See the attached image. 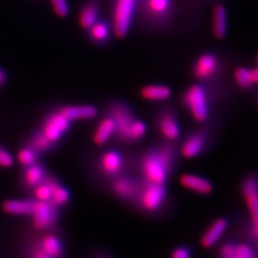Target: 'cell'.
<instances>
[{
    "label": "cell",
    "instance_id": "cell-20",
    "mask_svg": "<svg viewBox=\"0 0 258 258\" xmlns=\"http://www.w3.org/2000/svg\"><path fill=\"white\" fill-rule=\"evenodd\" d=\"M38 245L51 258H63V246L61 241L53 233H45L40 239Z\"/></svg>",
    "mask_w": 258,
    "mask_h": 258
},
{
    "label": "cell",
    "instance_id": "cell-36",
    "mask_svg": "<svg viewBox=\"0 0 258 258\" xmlns=\"http://www.w3.org/2000/svg\"><path fill=\"white\" fill-rule=\"evenodd\" d=\"M14 159L12 155L5 148L0 145V167L9 168L13 165Z\"/></svg>",
    "mask_w": 258,
    "mask_h": 258
},
{
    "label": "cell",
    "instance_id": "cell-17",
    "mask_svg": "<svg viewBox=\"0 0 258 258\" xmlns=\"http://www.w3.org/2000/svg\"><path fill=\"white\" fill-rule=\"evenodd\" d=\"M228 29V15L226 8L222 5H217L213 9L212 14V31L216 39H223Z\"/></svg>",
    "mask_w": 258,
    "mask_h": 258
},
{
    "label": "cell",
    "instance_id": "cell-29",
    "mask_svg": "<svg viewBox=\"0 0 258 258\" xmlns=\"http://www.w3.org/2000/svg\"><path fill=\"white\" fill-rule=\"evenodd\" d=\"M233 77H235L236 83L241 90L247 91L253 86L251 77H249V69L245 67H238L233 72Z\"/></svg>",
    "mask_w": 258,
    "mask_h": 258
},
{
    "label": "cell",
    "instance_id": "cell-13",
    "mask_svg": "<svg viewBox=\"0 0 258 258\" xmlns=\"http://www.w3.org/2000/svg\"><path fill=\"white\" fill-rule=\"evenodd\" d=\"M228 228V222L225 219H217L209 228L205 231V233L200 238V244L204 248L212 247L217 241H219Z\"/></svg>",
    "mask_w": 258,
    "mask_h": 258
},
{
    "label": "cell",
    "instance_id": "cell-12",
    "mask_svg": "<svg viewBox=\"0 0 258 258\" xmlns=\"http://www.w3.org/2000/svg\"><path fill=\"white\" fill-rule=\"evenodd\" d=\"M139 188V182L129 176H116L112 183V190L123 200L135 201Z\"/></svg>",
    "mask_w": 258,
    "mask_h": 258
},
{
    "label": "cell",
    "instance_id": "cell-26",
    "mask_svg": "<svg viewBox=\"0 0 258 258\" xmlns=\"http://www.w3.org/2000/svg\"><path fill=\"white\" fill-rule=\"evenodd\" d=\"M147 134V125L141 119L136 118L127 134L126 143H135L141 140Z\"/></svg>",
    "mask_w": 258,
    "mask_h": 258
},
{
    "label": "cell",
    "instance_id": "cell-11",
    "mask_svg": "<svg viewBox=\"0 0 258 258\" xmlns=\"http://www.w3.org/2000/svg\"><path fill=\"white\" fill-rule=\"evenodd\" d=\"M208 135L206 131H197L190 134L181 145V154L184 158H195L206 148Z\"/></svg>",
    "mask_w": 258,
    "mask_h": 258
},
{
    "label": "cell",
    "instance_id": "cell-40",
    "mask_svg": "<svg viewBox=\"0 0 258 258\" xmlns=\"http://www.w3.org/2000/svg\"><path fill=\"white\" fill-rule=\"evenodd\" d=\"M7 82V76H6V72L0 68V86L5 85Z\"/></svg>",
    "mask_w": 258,
    "mask_h": 258
},
{
    "label": "cell",
    "instance_id": "cell-3",
    "mask_svg": "<svg viewBox=\"0 0 258 258\" xmlns=\"http://www.w3.org/2000/svg\"><path fill=\"white\" fill-rule=\"evenodd\" d=\"M182 102L190 113L191 117L199 123H204L209 117L208 94L204 86L194 84L185 90L182 95Z\"/></svg>",
    "mask_w": 258,
    "mask_h": 258
},
{
    "label": "cell",
    "instance_id": "cell-39",
    "mask_svg": "<svg viewBox=\"0 0 258 258\" xmlns=\"http://www.w3.org/2000/svg\"><path fill=\"white\" fill-rule=\"evenodd\" d=\"M249 77H251L253 85L258 84V56L256 59V67L254 69H249Z\"/></svg>",
    "mask_w": 258,
    "mask_h": 258
},
{
    "label": "cell",
    "instance_id": "cell-31",
    "mask_svg": "<svg viewBox=\"0 0 258 258\" xmlns=\"http://www.w3.org/2000/svg\"><path fill=\"white\" fill-rule=\"evenodd\" d=\"M241 192L243 197L258 194V176L256 174H249L242 181Z\"/></svg>",
    "mask_w": 258,
    "mask_h": 258
},
{
    "label": "cell",
    "instance_id": "cell-28",
    "mask_svg": "<svg viewBox=\"0 0 258 258\" xmlns=\"http://www.w3.org/2000/svg\"><path fill=\"white\" fill-rule=\"evenodd\" d=\"M38 155L39 153L35 149H32L30 145H27V147L23 148L19 151L18 159L22 166L27 167L37 163L39 158Z\"/></svg>",
    "mask_w": 258,
    "mask_h": 258
},
{
    "label": "cell",
    "instance_id": "cell-33",
    "mask_svg": "<svg viewBox=\"0 0 258 258\" xmlns=\"http://www.w3.org/2000/svg\"><path fill=\"white\" fill-rule=\"evenodd\" d=\"M237 244L232 241H226L219 247L220 258H235Z\"/></svg>",
    "mask_w": 258,
    "mask_h": 258
},
{
    "label": "cell",
    "instance_id": "cell-8",
    "mask_svg": "<svg viewBox=\"0 0 258 258\" xmlns=\"http://www.w3.org/2000/svg\"><path fill=\"white\" fill-rule=\"evenodd\" d=\"M125 166L123 155L115 150L103 152L98 160V167L101 173L109 177H116L122 173Z\"/></svg>",
    "mask_w": 258,
    "mask_h": 258
},
{
    "label": "cell",
    "instance_id": "cell-5",
    "mask_svg": "<svg viewBox=\"0 0 258 258\" xmlns=\"http://www.w3.org/2000/svg\"><path fill=\"white\" fill-rule=\"evenodd\" d=\"M108 114L112 117L115 125L114 137L118 141L126 143L129 128L136 119L134 111L126 103L114 102L110 104Z\"/></svg>",
    "mask_w": 258,
    "mask_h": 258
},
{
    "label": "cell",
    "instance_id": "cell-34",
    "mask_svg": "<svg viewBox=\"0 0 258 258\" xmlns=\"http://www.w3.org/2000/svg\"><path fill=\"white\" fill-rule=\"evenodd\" d=\"M55 13L61 18L67 16L69 13V5L67 0H51Z\"/></svg>",
    "mask_w": 258,
    "mask_h": 258
},
{
    "label": "cell",
    "instance_id": "cell-27",
    "mask_svg": "<svg viewBox=\"0 0 258 258\" xmlns=\"http://www.w3.org/2000/svg\"><path fill=\"white\" fill-rule=\"evenodd\" d=\"M70 200V192L69 190L63 187L60 182L56 185L52 191V196L48 203L53 205L56 208H59L62 206H66Z\"/></svg>",
    "mask_w": 258,
    "mask_h": 258
},
{
    "label": "cell",
    "instance_id": "cell-24",
    "mask_svg": "<svg viewBox=\"0 0 258 258\" xmlns=\"http://www.w3.org/2000/svg\"><path fill=\"white\" fill-rule=\"evenodd\" d=\"M59 183L57 179H55L54 176H48L46 175L45 179L38 184L36 187H34V196L35 200L38 201H50L51 196H52V191L54 187Z\"/></svg>",
    "mask_w": 258,
    "mask_h": 258
},
{
    "label": "cell",
    "instance_id": "cell-1",
    "mask_svg": "<svg viewBox=\"0 0 258 258\" xmlns=\"http://www.w3.org/2000/svg\"><path fill=\"white\" fill-rule=\"evenodd\" d=\"M173 164L174 151L169 144H161L150 149L140 160L143 179L151 183L165 185Z\"/></svg>",
    "mask_w": 258,
    "mask_h": 258
},
{
    "label": "cell",
    "instance_id": "cell-25",
    "mask_svg": "<svg viewBox=\"0 0 258 258\" xmlns=\"http://www.w3.org/2000/svg\"><path fill=\"white\" fill-rule=\"evenodd\" d=\"M88 30H90V37L94 42L104 43L109 39L112 28L106 22L97 21L91 28H88Z\"/></svg>",
    "mask_w": 258,
    "mask_h": 258
},
{
    "label": "cell",
    "instance_id": "cell-15",
    "mask_svg": "<svg viewBox=\"0 0 258 258\" xmlns=\"http://www.w3.org/2000/svg\"><path fill=\"white\" fill-rule=\"evenodd\" d=\"M172 9V0H144L143 11L153 20H163Z\"/></svg>",
    "mask_w": 258,
    "mask_h": 258
},
{
    "label": "cell",
    "instance_id": "cell-32",
    "mask_svg": "<svg viewBox=\"0 0 258 258\" xmlns=\"http://www.w3.org/2000/svg\"><path fill=\"white\" fill-rule=\"evenodd\" d=\"M246 205L249 211V215H251L252 223L255 225H258V194H252L244 197Z\"/></svg>",
    "mask_w": 258,
    "mask_h": 258
},
{
    "label": "cell",
    "instance_id": "cell-7",
    "mask_svg": "<svg viewBox=\"0 0 258 258\" xmlns=\"http://www.w3.org/2000/svg\"><path fill=\"white\" fill-rule=\"evenodd\" d=\"M35 228L44 230L52 227L57 221V208L47 201L36 200L34 212L30 215Z\"/></svg>",
    "mask_w": 258,
    "mask_h": 258
},
{
    "label": "cell",
    "instance_id": "cell-9",
    "mask_svg": "<svg viewBox=\"0 0 258 258\" xmlns=\"http://www.w3.org/2000/svg\"><path fill=\"white\" fill-rule=\"evenodd\" d=\"M156 126L160 135L168 141H174L180 137V125L173 111L163 110L156 118Z\"/></svg>",
    "mask_w": 258,
    "mask_h": 258
},
{
    "label": "cell",
    "instance_id": "cell-38",
    "mask_svg": "<svg viewBox=\"0 0 258 258\" xmlns=\"http://www.w3.org/2000/svg\"><path fill=\"white\" fill-rule=\"evenodd\" d=\"M29 258H51L38 244L29 251Z\"/></svg>",
    "mask_w": 258,
    "mask_h": 258
},
{
    "label": "cell",
    "instance_id": "cell-35",
    "mask_svg": "<svg viewBox=\"0 0 258 258\" xmlns=\"http://www.w3.org/2000/svg\"><path fill=\"white\" fill-rule=\"evenodd\" d=\"M236 257L238 258H256L252 247L246 243H238L236 246Z\"/></svg>",
    "mask_w": 258,
    "mask_h": 258
},
{
    "label": "cell",
    "instance_id": "cell-10",
    "mask_svg": "<svg viewBox=\"0 0 258 258\" xmlns=\"http://www.w3.org/2000/svg\"><path fill=\"white\" fill-rule=\"evenodd\" d=\"M219 58L212 53L200 55L194 62L192 75L198 80H209L213 78L219 70Z\"/></svg>",
    "mask_w": 258,
    "mask_h": 258
},
{
    "label": "cell",
    "instance_id": "cell-21",
    "mask_svg": "<svg viewBox=\"0 0 258 258\" xmlns=\"http://www.w3.org/2000/svg\"><path fill=\"white\" fill-rule=\"evenodd\" d=\"M140 95L149 101H165L171 97V90L166 85H145L141 88Z\"/></svg>",
    "mask_w": 258,
    "mask_h": 258
},
{
    "label": "cell",
    "instance_id": "cell-2",
    "mask_svg": "<svg viewBox=\"0 0 258 258\" xmlns=\"http://www.w3.org/2000/svg\"><path fill=\"white\" fill-rule=\"evenodd\" d=\"M167 198V192L164 184H155L145 181L139 182V188L135 203L144 212L155 213L164 207Z\"/></svg>",
    "mask_w": 258,
    "mask_h": 258
},
{
    "label": "cell",
    "instance_id": "cell-42",
    "mask_svg": "<svg viewBox=\"0 0 258 258\" xmlns=\"http://www.w3.org/2000/svg\"><path fill=\"white\" fill-rule=\"evenodd\" d=\"M235 258H238V257H235Z\"/></svg>",
    "mask_w": 258,
    "mask_h": 258
},
{
    "label": "cell",
    "instance_id": "cell-41",
    "mask_svg": "<svg viewBox=\"0 0 258 258\" xmlns=\"http://www.w3.org/2000/svg\"><path fill=\"white\" fill-rule=\"evenodd\" d=\"M97 258H110L108 256H100V257H97Z\"/></svg>",
    "mask_w": 258,
    "mask_h": 258
},
{
    "label": "cell",
    "instance_id": "cell-19",
    "mask_svg": "<svg viewBox=\"0 0 258 258\" xmlns=\"http://www.w3.org/2000/svg\"><path fill=\"white\" fill-rule=\"evenodd\" d=\"M59 111L70 122H72V120L92 119L98 113L97 109L93 106H67L62 107Z\"/></svg>",
    "mask_w": 258,
    "mask_h": 258
},
{
    "label": "cell",
    "instance_id": "cell-16",
    "mask_svg": "<svg viewBox=\"0 0 258 258\" xmlns=\"http://www.w3.org/2000/svg\"><path fill=\"white\" fill-rule=\"evenodd\" d=\"M35 204L34 199H9L3 204V210L7 214L30 216L34 212Z\"/></svg>",
    "mask_w": 258,
    "mask_h": 258
},
{
    "label": "cell",
    "instance_id": "cell-6",
    "mask_svg": "<svg viewBox=\"0 0 258 258\" xmlns=\"http://www.w3.org/2000/svg\"><path fill=\"white\" fill-rule=\"evenodd\" d=\"M70 128V120L63 116L60 111L54 112L48 116L42 125L40 132L51 143H56L60 140L61 137L66 134Z\"/></svg>",
    "mask_w": 258,
    "mask_h": 258
},
{
    "label": "cell",
    "instance_id": "cell-37",
    "mask_svg": "<svg viewBox=\"0 0 258 258\" xmlns=\"http://www.w3.org/2000/svg\"><path fill=\"white\" fill-rule=\"evenodd\" d=\"M190 257H191V252L190 249L186 246L174 247L170 254V258H190Z\"/></svg>",
    "mask_w": 258,
    "mask_h": 258
},
{
    "label": "cell",
    "instance_id": "cell-14",
    "mask_svg": "<svg viewBox=\"0 0 258 258\" xmlns=\"http://www.w3.org/2000/svg\"><path fill=\"white\" fill-rule=\"evenodd\" d=\"M180 184L183 187L200 194V195H209L213 191V185L211 182L203 176L195 174H182L180 176Z\"/></svg>",
    "mask_w": 258,
    "mask_h": 258
},
{
    "label": "cell",
    "instance_id": "cell-23",
    "mask_svg": "<svg viewBox=\"0 0 258 258\" xmlns=\"http://www.w3.org/2000/svg\"><path fill=\"white\" fill-rule=\"evenodd\" d=\"M99 18V6L94 2L87 3L80 12L79 23L85 29L91 28Z\"/></svg>",
    "mask_w": 258,
    "mask_h": 258
},
{
    "label": "cell",
    "instance_id": "cell-30",
    "mask_svg": "<svg viewBox=\"0 0 258 258\" xmlns=\"http://www.w3.org/2000/svg\"><path fill=\"white\" fill-rule=\"evenodd\" d=\"M29 145L32 149H35L38 153H41L51 150L53 143L48 141L41 132H38L35 135H32L29 141Z\"/></svg>",
    "mask_w": 258,
    "mask_h": 258
},
{
    "label": "cell",
    "instance_id": "cell-18",
    "mask_svg": "<svg viewBox=\"0 0 258 258\" xmlns=\"http://www.w3.org/2000/svg\"><path fill=\"white\" fill-rule=\"evenodd\" d=\"M115 125L112 117L107 114L96 127V131L93 136V141L97 145L106 144L112 137H114Z\"/></svg>",
    "mask_w": 258,
    "mask_h": 258
},
{
    "label": "cell",
    "instance_id": "cell-4",
    "mask_svg": "<svg viewBox=\"0 0 258 258\" xmlns=\"http://www.w3.org/2000/svg\"><path fill=\"white\" fill-rule=\"evenodd\" d=\"M138 0H116L113 8L112 31L116 38H124L135 18Z\"/></svg>",
    "mask_w": 258,
    "mask_h": 258
},
{
    "label": "cell",
    "instance_id": "cell-22",
    "mask_svg": "<svg viewBox=\"0 0 258 258\" xmlns=\"http://www.w3.org/2000/svg\"><path fill=\"white\" fill-rule=\"evenodd\" d=\"M46 176L45 169L39 164L27 166L23 174V182L27 188H34L41 183Z\"/></svg>",
    "mask_w": 258,
    "mask_h": 258
}]
</instances>
